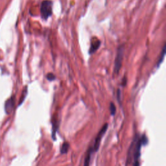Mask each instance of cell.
Instances as JSON below:
<instances>
[{"label":"cell","mask_w":166,"mask_h":166,"mask_svg":"<svg viewBox=\"0 0 166 166\" xmlns=\"http://www.w3.org/2000/svg\"><path fill=\"white\" fill-rule=\"evenodd\" d=\"M53 2L51 0H44L42 2L40 6V14L42 19L44 20H47L51 16L53 9Z\"/></svg>","instance_id":"6da1fadb"},{"label":"cell","mask_w":166,"mask_h":166,"mask_svg":"<svg viewBox=\"0 0 166 166\" xmlns=\"http://www.w3.org/2000/svg\"><path fill=\"white\" fill-rule=\"evenodd\" d=\"M124 52H125L124 45H120V46H119L118 49H117V55L114 61V73L115 75H117L119 73L120 69L121 68L123 59L124 57Z\"/></svg>","instance_id":"7a4b0ae2"},{"label":"cell","mask_w":166,"mask_h":166,"mask_svg":"<svg viewBox=\"0 0 166 166\" xmlns=\"http://www.w3.org/2000/svg\"><path fill=\"white\" fill-rule=\"evenodd\" d=\"M108 123L104 124L102 127V128H101L99 132H98L97 136H96V138L95 139L94 145H93V151H94L95 152H97L98 151L99 148L100 144L101 142V140H102L104 134L106 133L107 129H108Z\"/></svg>","instance_id":"3957f363"},{"label":"cell","mask_w":166,"mask_h":166,"mask_svg":"<svg viewBox=\"0 0 166 166\" xmlns=\"http://www.w3.org/2000/svg\"><path fill=\"white\" fill-rule=\"evenodd\" d=\"M101 43V42L100 41V40H99L97 38H96V37L92 38V40H91L90 47L89 49L90 55H92L93 53H94L97 51V49H99V47H100Z\"/></svg>","instance_id":"277c9868"},{"label":"cell","mask_w":166,"mask_h":166,"mask_svg":"<svg viewBox=\"0 0 166 166\" xmlns=\"http://www.w3.org/2000/svg\"><path fill=\"white\" fill-rule=\"evenodd\" d=\"M14 103H15L14 97L10 98L9 99H8L6 101V103H5V111H6L7 114H9L10 113H11V112H12L13 108H14Z\"/></svg>","instance_id":"5b68a950"},{"label":"cell","mask_w":166,"mask_h":166,"mask_svg":"<svg viewBox=\"0 0 166 166\" xmlns=\"http://www.w3.org/2000/svg\"><path fill=\"white\" fill-rule=\"evenodd\" d=\"M58 127H59V123L57 119H53L52 121V138L53 140H56V133H57Z\"/></svg>","instance_id":"8992f818"},{"label":"cell","mask_w":166,"mask_h":166,"mask_svg":"<svg viewBox=\"0 0 166 166\" xmlns=\"http://www.w3.org/2000/svg\"><path fill=\"white\" fill-rule=\"evenodd\" d=\"M93 149L92 147H90L89 149H88L86 155L84 162V165L83 166H90V160H91V156H92V153L93 152Z\"/></svg>","instance_id":"52a82bcc"},{"label":"cell","mask_w":166,"mask_h":166,"mask_svg":"<svg viewBox=\"0 0 166 166\" xmlns=\"http://www.w3.org/2000/svg\"><path fill=\"white\" fill-rule=\"evenodd\" d=\"M69 149V143L68 142H67V141L64 142L62 144V145H61L60 149V154H65L66 153H68Z\"/></svg>","instance_id":"ba28073f"},{"label":"cell","mask_w":166,"mask_h":166,"mask_svg":"<svg viewBox=\"0 0 166 166\" xmlns=\"http://www.w3.org/2000/svg\"><path fill=\"white\" fill-rule=\"evenodd\" d=\"M165 45H164V47H163V49L162 50V52L160 53V55L158 58V62L156 64V66L158 68L160 66V64L163 62V60H164V58L165 57Z\"/></svg>","instance_id":"9c48e42d"},{"label":"cell","mask_w":166,"mask_h":166,"mask_svg":"<svg viewBox=\"0 0 166 166\" xmlns=\"http://www.w3.org/2000/svg\"><path fill=\"white\" fill-rule=\"evenodd\" d=\"M109 110H110V112L111 116H114V115L116 114V106H115V104L112 102L110 103Z\"/></svg>","instance_id":"30bf717a"},{"label":"cell","mask_w":166,"mask_h":166,"mask_svg":"<svg viewBox=\"0 0 166 166\" xmlns=\"http://www.w3.org/2000/svg\"><path fill=\"white\" fill-rule=\"evenodd\" d=\"M27 87H25V89H24V90L23 91L22 95H21L20 101V104H21L23 102V101H24V99H25V98L27 95Z\"/></svg>","instance_id":"8fae6325"},{"label":"cell","mask_w":166,"mask_h":166,"mask_svg":"<svg viewBox=\"0 0 166 166\" xmlns=\"http://www.w3.org/2000/svg\"><path fill=\"white\" fill-rule=\"evenodd\" d=\"M46 78L47 79L48 81H53L56 79V77L53 73H49L46 75Z\"/></svg>","instance_id":"7c38bea8"},{"label":"cell","mask_w":166,"mask_h":166,"mask_svg":"<svg viewBox=\"0 0 166 166\" xmlns=\"http://www.w3.org/2000/svg\"><path fill=\"white\" fill-rule=\"evenodd\" d=\"M126 83H127V78H126V77H124L123 79V80H122V85H123V86L126 85Z\"/></svg>","instance_id":"4fadbf2b"},{"label":"cell","mask_w":166,"mask_h":166,"mask_svg":"<svg viewBox=\"0 0 166 166\" xmlns=\"http://www.w3.org/2000/svg\"><path fill=\"white\" fill-rule=\"evenodd\" d=\"M121 92H120V90L118 89L117 90V99H118L119 101H119H120V95H121Z\"/></svg>","instance_id":"5bb4252c"}]
</instances>
